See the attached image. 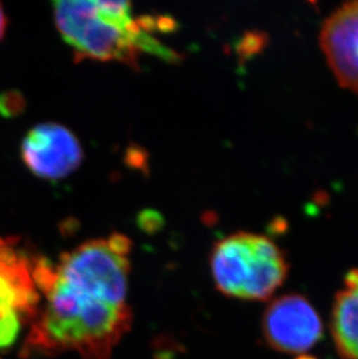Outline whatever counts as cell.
Wrapping results in <instances>:
<instances>
[{
	"instance_id": "cell-1",
	"label": "cell",
	"mask_w": 358,
	"mask_h": 359,
	"mask_svg": "<svg viewBox=\"0 0 358 359\" xmlns=\"http://www.w3.org/2000/svg\"><path fill=\"white\" fill-rule=\"evenodd\" d=\"M131 250L132 241L115 233L63 252L56 264L33 261V280L44 304L25 346L27 353L111 358L132 325Z\"/></svg>"
},
{
	"instance_id": "cell-2",
	"label": "cell",
	"mask_w": 358,
	"mask_h": 359,
	"mask_svg": "<svg viewBox=\"0 0 358 359\" xmlns=\"http://www.w3.org/2000/svg\"><path fill=\"white\" fill-rule=\"evenodd\" d=\"M54 18L60 34L78 58L132 67L145 54L169 62L178 58L152 34V20L135 17L128 1H56Z\"/></svg>"
},
{
	"instance_id": "cell-3",
	"label": "cell",
	"mask_w": 358,
	"mask_h": 359,
	"mask_svg": "<svg viewBox=\"0 0 358 359\" xmlns=\"http://www.w3.org/2000/svg\"><path fill=\"white\" fill-rule=\"evenodd\" d=\"M210 264L216 288L223 295L251 302L271 298L289 272L284 252L274 241L247 231L219 241Z\"/></svg>"
},
{
	"instance_id": "cell-4",
	"label": "cell",
	"mask_w": 358,
	"mask_h": 359,
	"mask_svg": "<svg viewBox=\"0 0 358 359\" xmlns=\"http://www.w3.org/2000/svg\"><path fill=\"white\" fill-rule=\"evenodd\" d=\"M262 334L271 349L303 355L321 339L322 322L307 299L286 294L272 300L264 311Z\"/></svg>"
},
{
	"instance_id": "cell-5",
	"label": "cell",
	"mask_w": 358,
	"mask_h": 359,
	"mask_svg": "<svg viewBox=\"0 0 358 359\" xmlns=\"http://www.w3.org/2000/svg\"><path fill=\"white\" fill-rule=\"evenodd\" d=\"M83 149L77 137L65 126L44 122L35 126L21 143V157L39 178L58 180L81 165Z\"/></svg>"
},
{
	"instance_id": "cell-6",
	"label": "cell",
	"mask_w": 358,
	"mask_h": 359,
	"mask_svg": "<svg viewBox=\"0 0 358 359\" xmlns=\"http://www.w3.org/2000/svg\"><path fill=\"white\" fill-rule=\"evenodd\" d=\"M320 46L338 84L358 95V0L343 4L324 20Z\"/></svg>"
},
{
	"instance_id": "cell-7",
	"label": "cell",
	"mask_w": 358,
	"mask_h": 359,
	"mask_svg": "<svg viewBox=\"0 0 358 359\" xmlns=\"http://www.w3.org/2000/svg\"><path fill=\"white\" fill-rule=\"evenodd\" d=\"M32 269L33 262L17 250L13 242L0 238V319L37 312L40 294Z\"/></svg>"
},
{
	"instance_id": "cell-8",
	"label": "cell",
	"mask_w": 358,
	"mask_h": 359,
	"mask_svg": "<svg viewBox=\"0 0 358 359\" xmlns=\"http://www.w3.org/2000/svg\"><path fill=\"white\" fill-rule=\"evenodd\" d=\"M331 330L342 359H358V269L345 276L331 311Z\"/></svg>"
},
{
	"instance_id": "cell-9",
	"label": "cell",
	"mask_w": 358,
	"mask_h": 359,
	"mask_svg": "<svg viewBox=\"0 0 358 359\" xmlns=\"http://www.w3.org/2000/svg\"><path fill=\"white\" fill-rule=\"evenodd\" d=\"M21 318L10 316L0 319V349L12 346L20 332Z\"/></svg>"
},
{
	"instance_id": "cell-10",
	"label": "cell",
	"mask_w": 358,
	"mask_h": 359,
	"mask_svg": "<svg viewBox=\"0 0 358 359\" xmlns=\"http://www.w3.org/2000/svg\"><path fill=\"white\" fill-rule=\"evenodd\" d=\"M7 27V18L5 15V12H4L3 6H1V4H0V41L4 38V35H5V32H6Z\"/></svg>"
},
{
	"instance_id": "cell-11",
	"label": "cell",
	"mask_w": 358,
	"mask_h": 359,
	"mask_svg": "<svg viewBox=\"0 0 358 359\" xmlns=\"http://www.w3.org/2000/svg\"><path fill=\"white\" fill-rule=\"evenodd\" d=\"M297 359H315L314 357L307 356V355H301V356L298 357Z\"/></svg>"
}]
</instances>
